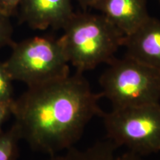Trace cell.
<instances>
[{"instance_id": "4fadbf2b", "label": "cell", "mask_w": 160, "mask_h": 160, "mask_svg": "<svg viewBox=\"0 0 160 160\" xmlns=\"http://www.w3.org/2000/svg\"><path fill=\"white\" fill-rule=\"evenodd\" d=\"M20 2L21 0H0V13L11 17L16 13Z\"/></svg>"}, {"instance_id": "ba28073f", "label": "cell", "mask_w": 160, "mask_h": 160, "mask_svg": "<svg viewBox=\"0 0 160 160\" xmlns=\"http://www.w3.org/2000/svg\"><path fill=\"white\" fill-rule=\"evenodd\" d=\"M93 8L101 12L125 36L133 33L150 17L147 0H98Z\"/></svg>"}, {"instance_id": "52a82bcc", "label": "cell", "mask_w": 160, "mask_h": 160, "mask_svg": "<svg viewBox=\"0 0 160 160\" xmlns=\"http://www.w3.org/2000/svg\"><path fill=\"white\" fill-rule=\"evenodd\" d=\"M125 56L160 71V21L149 17L137 30L125 36Z\"/></svg>"}, {"instance_id": "5b68a950", "label": "cell", "mask_w": 160, "mask_h": 160, "mask_svg": "<svg viewBox=\"0 0 160 160\" xmlns=\"http://www.w3.org/2000/svg\"><path fill=\"white\" fill-rule=\"evenodd\" d=\"M107 139L142 157L160 151V103L103 112Z\"/></svg>"}, {"instance_id": "6da1fadb", "label": "cell", "mask_w": 160, "mask_h": 160, "mask_svg": "<svg viewBox=\"0 0 160 160\" xmlns=\"http://www.w3.org/2000/svg\"><path fill=\"white\" fill-rule=\"evenodd\" d=\"M101 93L84 73L28 88L15 99L13 115L20 138L33 151L54 156L74 147L93 118L101 117Z\"/></svg>"}, {"instance_id": "5bb4252c", "label": "cell", "mask_w": 160, "mask_h": 160, "mask_svg": "<svg viewBox=\"0 0 160 160\" xmlns=\"http://www.w3.org/2000/svg\"><path fill=\"white\" fill-rule=\"evenodd\" d=\"M13 105L0 102V133L3 131L2 127L4 124L7 122L11 115H13Z\"/></svg>"}, {"instance_id": "7a4b0ae2", "label": "cell", "mask_w": 160, "mask_h": 160, "mask_svg": "<svg viewBox=\"0 0 160 160\" xmlns=\"http://www.w3.org/2000/svg\"><path fill=\"white\" fill-rule=\"evenodd\" d=\"M59 37L70 65L84 73L109 64L125 36L102 14L74 13Z\"/></svg>"}, {"instance_id": "8fae6325", "label": "cell", "mask_w": 160, "mask_h": 160, "mask_svg": "<svg viewBox=\"0 0 160 160\" xmlns=\"http://www.w3.org/2000/svg\"><path fill=\"white\" fill-rule=\"evenodd\" d=\"M14 102L13 79L5 63L0 62V102L13 105Z\"/></svg>"}, {"instance_id": "3957f363", "label": "cell", "mask_w": 160, "mask_h": 160, "mask_svg": "<svg viewBox=\"0 0 160 160\" xmlns=\"http://www.w3.org/2000/svg\"><path fill=\"white\" fill-rule=\"evenodd\" d=\"M11 48V56L4 63L13 81L22 82L31 88L71 74L59 38L37 36L14 42Z\"/></svg>"}, {"instance_id": "7c38bea8", "label": "cell", "mask_w": 160, "mask_h": 160, "mask_svg": "<svg viewBox=\"0 0 160 160\" xmlns=\"http://www.w3.org/2000/svg\"><path fill=\"white\" fill-rule=\"evenodd\" d=\"M13 27L10 21V17L0 13V49L5 46L13 45Z\"/></svg>"}, {"instance_id": "9a60e30c", "label": "cell", "mask_w": 160, "mask_h": 160, "mask_svg": "<svg viewBox=\"0 0 160 160\" xmlns=\"http://www.w3.org/2000/svg\"><path fill=\"white\" fill-rule=\"evenodd\" d=\"M76 1L81 5L82 8H93L98 0H76Z\"/></svg>"}, {"instance_id": "277c9868", "label": "cell", "mask_w": 160, "mask_h": 160, "mask_svg": "<svg viewBox=\"0 0 160 160\" xmlns=\"http://www.w3.org/2000/svg\"><path fill=\"white\" fill-rule=\"evenodd\" d=\"M99 82L112 108L160 103V71L125 55L108 64Z\"/></svg>"}, {"instance_id": "2e32d148", "label": "cell", "mask_w": 160, "mask_h": 160, "mask_svg": "<svg viewBox=\"0 0 160 160\" xmlns=\"http://www.w3.org/2000/svg\"><path fill=\"white\" fill-rule=\"evenodd\" d=\"M159 2H160V0H159Z\"/></svg>"}, {"instance_id": "8992f818", "label": "cell", "mask_w": 160, "mask_h": 160, "mask_svg": "<svg viewBox=\"0 0 160 160\" xmlns=\"http://www.w3.org/2000/svg\"><path fill=\"white\" fill-rule=\"evenodd\" d=\"M21 21L44 31L62 29L74 15L71 0H21Z\"/></svg>"}, {"instance_id": "30bf717a", "label": "cell", "mask_w": 160, "mask_h": 160, "mask_svg": "<svg viewBox=\"0 0 160 160\" xmlns=\"http://www.w3.org/2000/svg\"><path fill=\"white\" fill-rule=\"evenodd\" d=\"M21 140L17 128L13 124L11 128L0 133V160H17L19 157V142Z\"/></svg>"}, {"instance_id": "9c48e42d", "label": "cell", "mask_w": 160, "mask_h": 160, "mask_svg": "<svg viewBox=\"0 0 160 160\" xmlns=\"http://www.w3.org/2000/svg\"><path fill=\"white\" fill-rule=\"evenodd\" d=\"M119 148L111 140H99L84 149L73 147L62 154L51 156L49 160H143L142 157L132 152L119 153Z\"/></svg>"}]
</instances>
